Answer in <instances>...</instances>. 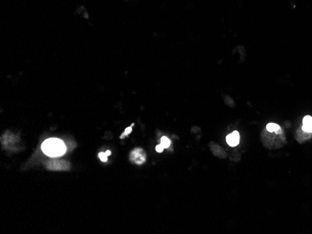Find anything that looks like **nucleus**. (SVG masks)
I'll return each mask as SVG.
<instances>
[{
	"instance_id": "f257e3e1",
	"label": "nucleus",
	"mask_w": 312,
	"mask_h": 234,
	"mask_svg": "<svg viewBox=\"0 0 312 234\" xmlns=\"http://www.w3.org/2000/svg\"><path fill=\"white\" fill-rule=\"evenodd\" d=\"M42 151L49 157L57 158L61 157L66 152V144L58 138L47 139L41 145Z\"/></svg>"
},
{
	"instance_id": "6e6552de",
	"label": "nucleus",
	"mask_w": 312,
	"mask_h": 234,
	"mask_svg": "<svg viewBox=\"0 0 312 234\" xmlns=\"http://www.w3.org/2000/svg\"><path fill=\"white\" fill-rule=\"evenodd\" d=\"M303 125L312 126V118L310 116H306L303 120Z\"/></svg>"
},
{
	"instance_id": "20e7f679",
	"label": "nucleus",
	"mask_w": 312,
	"mask_h": 234,
	"mask_svg": "<svg viewBox=\"0 0 312 234\" xmlns=\"http://www.w3.org/2000/svg\"><path fill=\"white\" fill-rule=\"evenodd\" d=\"M226 142H227L228 145L231 146H237L238 143H239V134H238V131H233L232 134H228L227 137H226Z\"/></svg>"
},
{
	"instance_id": "39448f33",
	"label": "nucleus",
	"mask_w": 312,
	"mask_h": 234,
	"mask_svg": "<svg viewBox=\"0 0 312 234\" xmlns=\"http://www.w3.org/2000/svg\"><path fill=\"white\" fill-rule=\"evenodd\" d=\"M110 155H111V151H110V150H107V151H106V152H100V153L98 154V157H99V159H100L101 160H102L103 162H106V161L107 160V157H108Z\"/></svg>"
},
{
	"instance_id": "9b49d317",
	"label": "nucleus",
	"mask_w": 312,
	"mask_h": 234,
	"mask_svg": "<svg viewBox=\"0 0 312 234\" xmlns=\"http://www.w3.org/2000/svg\"><path fill=\"white\" fill-rule=\"evenodd\" d=\"M163 149H165V147H163V146L161 144H160V145H158L157 146H156V151L159 152V153L163 152Z\"/></svg>"
},
{
	"instance_id": "9d476101",
	"label": "nucleus",
	"mask_w": 312,
	"mask_h": 234,
	"mask_svg": "<svg viewBox=\"0 0 312 234\" xmlns=\"http://www.w3.org/2000/svg\"><path fill=\"white\" fill-rule=\"evenodd\" d=\"M302 130H304L305 131H308V132H312V126H306V125H303Z\"/></svg>"
},
{
	"instance_id": "f03ea898",
	"label": "nucleus",
	"mask_w": 312,
	"mask_h": 234,
	"mask_svg": "<svg viewBox=\"0 0 312 234\" xmlns=\"http://www.w3.org/2000/svg\"><path fill=\"white\" fill-rule=\"evenodd\" d=\"M46 167L49 170L55 171H67L70 168L69 162L64 160H51L47 161Z\"/></svg>"
},
{
	"instance_id": "7ed1b4c3",
	"label": "nucleus",
	"mask_w": 312,
	"mask_h": 234,
	"mask_svg": "<svg viewBox=\"0 0 312 234\" xmlns=\"http://www.w3.org/2000/svg\"><path fill=\"white\" fill-rule=\"evenodd\" d=\"M129 160L134 164L141 165L146 161V153L142 149H135L130 152Z\"/></svg>"
},
{
	"instance_id": "1a4fd4ad",
	"label": "nucleus",
	"mask_w": 312,
	"mask_h": 234,
	"mask_svg": "<svg viewBox=\"0 0 312 234\" xmlns=\"http://www.w3.org/2000/svg\"><path fill=\"white\" fill-rule=\"evenodd\" d=\"M133 126H134V124H133V125H131L130 127L126 128V130H125V131H124L122 132V135L120 136V138H121V139H123L124 137H126V136H128V134H130V132L132 131V128H133Z\"/></svg>"
},
{
	"instance_id": "0eeeda50",
	"label": "nucleus",
	"mask_w": 312,
	"mask_h": 234,
	"mask_svg": "<svg viewBox=\"0 0 312 234\" xmlns=\"http://www.w3.org/2000/svg\"><path fill=\"white\" fill-rule=\"evenodd\" d=\"M161 145H162L163 147H165V149H167V147H169L170 145H171L170 139H168V138L166 137V136H163V137L161 138Z\"/></svg>"
},
{
	"instance_id": "423d86ee",
	"label": "nucleus",
	"mask_w": 312,
	"mask_h": 234,
	"mask_svg": "<svg viewBox=\"0 0 312 234\" xmlns=\"http://www.w3.org/2000/svg\"><path fill=\"white\" fill-rule=\"evenodd\" d=\"M281 128H280L278 124L276 123H269L266 125V130L269 131H277L278 130H280Z\"/></svg>"
}]
</instances>
